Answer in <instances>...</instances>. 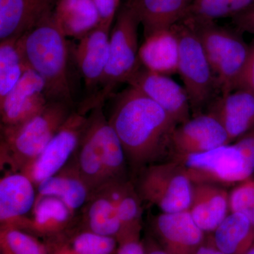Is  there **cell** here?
<instances>
[{"mask_svg":"<svg viewBox=\"0 0 254 254\" xmlns=\"http://www.w3.org/2000/svg\"><path fill=\"white\" fill-rule=\"evenodd\" d=\"M108 120L123 145L132 174L160 159L170 149L178 124L165 110L134 87L115 95Z\"/></svg>","mask_w":254,"mask_h":254,"instance_id":"obj_1","label":"cell"},{"mask_svg":"<svg viewBox=\"0 0 254 254\" xmlns=\"http://www.w3.org/2000/svg\"><path fill=\"white\" fill-rule=\"evenodd\" d=\"M103 106L88 114L81 141L66 165L86 184L91 195L112 184L129 180L123 145L105 117Z\"/></svg>","mask_w":254,"mask_h":254,"instance_id":"obj_2","label":"cell"},{"mask_svg":"<svg viewBox=\"0 0 254 254\" xmlns=\"http://www.w3.org/2000/svg\"><path fill=\"white\" fill-rule=\"evenodd\" d=\"M53 11L20 37L18 44L28 68L46 83L50 101L74 107L68 77L67 38L55 22Z\"/></svg>","mask_w":254,"mask_h":254,"instance_id":"obj_3","label":"cell"},{"mask_svg":"<svg viewBox=\"0 0 254 254\" xmlns=\"http://www.w3.org/2000/svg\"><path fill=\"white\" fill-rule=\"evenodd\" d=\"M74 107L52 101L41 113L21 125L0 126V168L21 173L38 156L63 126Z\"/></svg>","mask_w":254,"mask_h":254,"instance_id":"obj_4","label":"cell"},{"mask_svg":"<svg viewBox=\"0 0 254 254\" xmlns=\"http://www.w3.org/2000/svg\"><path fill=\"white\" fill-rule=\"evenodd\" d=\"M141 24L136 13L128 4L117 15L110 33L109 56L103 78L96 91L78 107L80 113L88 115L93 108L104 105L116 95V90L141 67L139 60L138 26Z\"/></svg>","mask_w":254,"mask_h":254,"instance_id":"obj_5","label":"cell"},{"mask_svg":"<svg viewBox=\"0 0 254 254\" xmlns=\"http://www.w3.org/2000/svg\"><path fill=\"white\" fill-rule=\"evenodd\" d=\"M183 21L190 23L199 38L221 95L235 91L248 59L250 45L238 31L213 21Z\"/></svg>","mask_w":254,"mask_h":254,"instance_id":"obj_6","label":"cell"},{"mask_svg":"<svg viewBox=\"0 0 254 254\" xmlns=\"http://www.w3.org/2000/svg\"><path fill=\"white\" fill-rule=\"evenodd\" d=\"M135 175L133 185L143 202L155 205L162 213L189 210L193 184L180 160L151 164Z\"/></svg>","mask_w":254,"mask_h":254,"instance_id":"obj_7","label":"cell"},{"mask_svg":"<svg viewBox=\"0 0 254 254\" xmlns=\"http://www.w3.org/2000/svg\"><path fill=\"white\" fill-rule=\"evenodd\" d=\"M182 22L172 28L179 41L178 73L194 116L215 100L214 95L218 87L199 38L190 23Z\"/></svg>","mask_w":254,"mask_h":254,"instance_id":"obj_8","label":"cell"},{"mask_svg":"<svg viewBox=\"0 0 254 254\" xmlns=\"http://www.w3.org/2000/svg\"><path fill=\"white\" fill-rule=\"evenodd\" d=\"M175 158L181 162L193 184L238 185L253 177L233 143L204 153Z\"/></svg>","mask_w":254,"mask_h":254,"instance_id":"obj_9","label":"cell"},{"mask_svg":"<svg viewBox=\"0 0 254 254\" xmlns=\"http://www.w3.org/2000/svg\"><path fill=\"white\" fill-rule=\"evenodd\" d=\"M87 122L88 115L73 110L41 154L21 173L29 177L37 187L61 171L74 154Z\"/></svg>","mask_w":254,"mask_h":254,"instance_id":"obj_10","label":"cell"},{"mask_svg":"<svg viewBox=\"0 0 254 254\" xmlns=\"http://www.w3.org/2000/svg\"><path fill=\"white\" fill-rule=\"evenodd\" d=\"M50 103L46 83L39 74L28 69L14 88L0 100V126L21 125L41 113Z\"/></svg>","mask_w":254,"mask_h":254,"instance_id":"obj_11","label":"cell"},{"mask_svg":"<svg viewBox=\"0 0 254 254\" xmlns=\"http://www.w3.org/2000/svg\"><path fill=\"white\" fill-rule=\"evenodd\" d=\"M232 143L221 123L212 114L200 113L177 125L170 141L176 156L204 153Z\"/></svg>","mask_w":254,"mask_h":254,"instance_id":"obj_12","label":"cell"},{"mask_svg":"<svg viewBox=\"0 0 254 254\" xmlns=\"http://www.w3.org/2000/svg\"><path fill=\"white\" fill-rule=\"evenodd\" d=\"M151 229L153 238L168 254H195L206 240L189 210L160 213L152 219Z\"/></svg>","mask_w":254,"mask_h":254,"instance_id":"obj_13","label":"cell"},{"mask_svg":"<svg viewBox=\"0 0 254 254\" xmlns=\"http://www.w3.org/2000/svg\"><path fill=\"white\" fill-rule=\"evenodd\" d=\"M37 194L36 185L29 177L6 172L0 180V228L26 231Z\"/></svg>","mask_w":254,"mask_h":254,"instance_id":"obj_14","label":"cell"},{"mask_svg":"<svg viewBox=\"0 0 254 254\" xmlns=\"http://www.w3.org/2000/svg\"><path fill=\"white\" fill-rule=\"evenodd\" d=\"M128 84L153 100L178 125L190 118L191 108L188 95L185 88L170 76L152 72L141 66Z\"/></svg>","mask_w":254,"mask_h":254,"instance_id":"obj_15","label":"cell"},{"mask_svg":"<svg viewBox=\"0 0 254 254\" xmlns=\"http://www.w3.org/2000/svg\"><path fill=\"white\" fill-rule=\"evenodd\" d=\"M111 28L100 24L78 41L73 58L88 92L86 98L96 91L109 56Z\"/></svg>","mask_w":254,"mask_h":254,"instance_id":"obj_16","label":"cell"},{"mask_svg":"<svg viewBox=\"0 0 254 254\" xmlns=\"http://www.w3.org/2000/svg\"><path fill=\"white\" fill-rule=\"evenodd\" d=\"M208 113L221 123L232 143L254 128V93L236 89L215 98Z\"/></svg>","mask_w":254,"mask_h":254,"instance_id":"obj_17","label":"cell"},{"mask_svg":"<svg viewBox=\"0 0 254 254\" xmlns=\"http://www.w3.org/2000/svg\"><path fill=\"white\" fill-rule=\"evenodd\" d=\"M55 0H0V41L19 38L54 9Z\"/></svg>","mask_w":254,"mask_h":254,"instance_id":"obj_18","label":"cell"},{"mask_svg":"<svg viewBox=\"0 0 254 254\" xmlns=\"http://www.w3.org/2000/svg\"><path fill=\"white\" fill-rule=\"evenodd\" d=\"M189 212L200 230L213 233L230 212V193L219 185L193 184Z\"/></svg>","mask_w":254,"mask_h":254,"instance_id":"obj_19","label":"cell"},{"mask_svg":"<svg viewBox=\"0 0 254 254\" xmlns=\"http://www.w3.org/2000/svg\"><path fill=\"white\" fill-rule=\"evenodd\" d=\"M77 222L78 213L59 198L37 195L26 232L47 240L69 230Z\"/></svg>","mask_w":254,"mask_h":254,"instance_id":"obj_20","label":"cell"},{"mask_svg":"<svg viewBox=\"0 0 254 254\" xmlns=\"http://www.w3.org/2000/svg\"><path fill=\"white\" fill-rule=\"evenodd\" d=\"M191 2L192 0H130L128 4L136 13L147 38L183 21Z\"/></svg>","mask_w":254,"mask_h":254,"instance_id":"obj_21","label":"cell"},{"mask_svg":"<svg viewBox=\"0 0 254 254\" xmlns=\"http://www.w3.org/2000/svg\"><path fill=\"white\" fill-rule=\"evenodd\" d=\"M139 60L142 66L152 72L168 76L178 73L179 41L173 28L145 38Z\"/></svg>","mask_w":254,"mask_h":254,"instance_id":"obj_22","label":"cell"},{"mask_svg":"<svg viewBox=\"0 0 254 254\" xmlns=\"http://www.w3.org/2000/svg\"><path fill=\"white\" fill-rule=\"evenodd\" d=\"M53 16L66 38L78 41L101 23L92 0H58Z\"/></svg>","mask_w":254,"mask_h":254,"instance_id":"obj_23","label":"cell"},{"mask_svg":"<svg viewBox=\"0 0 254 254\" xmlns=\"http://www.w3.org/2000/svg\"><path fill=\"white\" fill-rule=\"evenodd\" d=\"M48 254H116L118 242L76 225L46 240Z\"/></svg>","mask_w":254,"mask_h":254,"instance_id":"obj_24","label":"cell"},{"mask_svg":"<svg viewBox=\"0 0 254 254\" xmlns=\"http://www.w3.org/2000/svg\"><path fill=\"white\" fill-rule=\"evenodd\" d=\"M78 225L82 228L119 240L123 229L115 205L103 192L91 195L78 213Z\"/></svg>","mask_w":254,"mask_h":254,"instance_id":"obj_25","label":"cell"},{"mask_svg":"<svg viewBox=\"0 0 254 254\" xmlns=\"http://www.w3.org/2000/svg\"><path fill=\"white\" fill-rule=\"evenodd\" d=\"M38 195H48L59 198L68 208L78 213L91 196V192L81 179L64 168L48 177L36 187Z\"/></svg>","mask_w":254,"mask_h":254,"instance_id":"obj_26","label":"cell"},{"mask_svg":"<svg viewBox=\"0 0 254 254\" xmlns=\"http://www.w3.org/2000/svg\"><path fill=\"white\" fill-rule=\"evenodd\" d=\"M209 237L222 253L244 254L254 242V227L245 215L230 212Z\"/></svg>","mask_w":254,"mask_h":254,"instance_id":"obj_27","label":"cell"},{"mask_svg":"<svg viewBox=\"0 0 254 254\" xmlns=\"http://www.w3.org/2000/svg\"><path fill=\"white\" fill-rule=\"evenodd\" d=\"M28 69L18 38L0 41V100L14 88Z\"/></svg>","mask_w":254,"mask_h":254,"instance_id":"obj_28","label":"cell"},{"mask_svg":"<svg viewBox=\"0 0 254 254\" xmlns=\"http://www.w3.org/2000/svg\"><path fill=\"white\" fill-rule=\"evenodd\" d=\"M253 6L254 0H192L185 19L214 21L219 18H233Z\"/></svg>","mask_w":254,"mask_h":254,"instance_id":"obj_29","label":"cell"},{"mask_svg":"<svg viewBox=\"0 0 254 254\" xmlns=\"http://www.w3.org/2000/svg\"><path fill=\"white\" fill-rule=\"evenodd\" d=\"M143 200L131 180L125 182L116 208L123 229L122 239L141 235ZM119 240V241H120ZM118 241V242H119Z\"/></svg>","mask_w":254,"mask_h":254,"instance_id":"obj_30","label":"cell"},{"mask_svg":"<svg viewBox=\"0 0 254 254\" xmlns=\"http://www.w3.org/2000/svg\"><path fill=\"white\" fill-rule=\"evenodd\" d=\"M1 254H48L46 242L29 232L14 227L0 228Z\"/></svg>","mask_w":254,"mask_h":254,"instance_id":"obj_31","label":"cell"},{"mask_svg":"<svg viewBox=\"0 0 254 254\" xmlns=\"http://www.w3.org/2000/svg\"><path fill=\"white\" fill-rule=\"evenodd\" d=\"M230 210L245 215L254 227V179L238 184L230 192Z\"/></svg>","mask_w":254,"mask_h":254,"instance_id":"obj_32","label":"cell"},{"mask_svg":"<svg viewBox=\"0 0 254 254\" xmlns=\"http://www.w3.org/2000/svg\"><path fill=\"white\" fill-rule=\"evenodd\" d=\"M234 144L240 150L241 154L248 168L249 171L254 177V128L248 133L241 137Z\"/></svg>","mask_w":254,"mask_h":254,"instance_id":"obj_33","label":"cell"},{"mask_svg":"<svg viewBox=\"0 0 254 254\" xmlns=\"http://www.w3.org/2000/svg\"><path fill=\"white\" fill-rule=\"evenodd\" d=\"M248 90L254 93V41L250 45V54L247 63L237 81L235 90Z\"/></svg>","mask_w":254,"mask_h":254,"instance_id":"obj_34","label":"cell"},{"mask_svg":"<svg viewBox=\"0 0 254 254\" xmlns=\"http://www.w3.org/2000/svg\"><path fill=\"white\" fill-rule=\"evenodd\" d=\"M140 235H131L119 241L116 254H145L144 244Z\"/></svg>","mask_w":254,"mask_h":254,"instance_id":"obj_35","label":"cell"},{"mask_svg":"<svg viewBox=\"0 0 254 254\" xmlns=\"http://www.w3.org/2000/svg\"><path fill=\"white\" fill-rule=\"evenodd\" d=\"M234 23L240 31L254 35V6L232 18Z\"/></svg>","mask_w":254,"mask_h":254,"instance_id":"obj_36","label":"cell"},{"mask_svg":"<svg viewBox=\"0 0 254 254\" xmlns=\"http://www.w3.org/2000/svg\"><path fill=\"white\" fill-rule=\"evenodd\" d=\"M143 241L145 254H168L158 245L153 237H148Z\"/></svg>","mask_w":254,"mask_h":254,"instance_id":"obj_37","label":"cell"},{"mask_svg":"<svg viewBox=\"0 0 254 254\" xmlns=\"http://www.w3.org/2000/svg\"><path fill=\"white\" fill-rule=\"evenodd\" d=\"M195 254H225L222 253L221 251L218 250L215 245H213L210 237L206 238V240L203 245L198 249Z\"/></svg>","mask_w":254,"mask_h":254,"instance_id":"obj_38","label":"cell"},{"mask_svg":"<svg viewBox=\"0 0 254 254\" xmlns=\"http://www.w3.org/2000/svg\"><path fill=\"white\" fill-rule=\"evenodd\" d=\"M244 254H254V240Z\"/></svg>","mask_w":254,"mask_h":254,"instance_id":"obj_39","label":"cell"}]
</instances>
